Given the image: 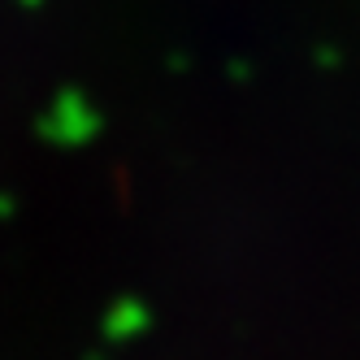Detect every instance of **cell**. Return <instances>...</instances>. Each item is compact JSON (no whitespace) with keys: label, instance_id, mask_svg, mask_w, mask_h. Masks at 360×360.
Returning <instances> with one entry per match:
<instances>
[{"label":"cell","instance_id":"6da1fadb","mask_svg":"<svg viewBox=\"0 0 360 360\" xmlns=\"http://www.w3.org/2000/svg\"><path fill=\"white\" fill-rule=\"evenodd\" d=\"M100 126H105V117H100V109L91 105V100L83 91H57V100L44 109L39 126L35 131L53 143V148H87L96 135H100Z\"/></svg>","mask_w":360,"mask_h":360},{"label":"cell","instance_id":"3957f363","mask_svg":"<svg viewBox=\"0 0 360 360\" xmlns=\"http://www.w3.org/2000/svg\"><path fill=\"white\" fill-rule=\"evenodd\" d=\"M13 209H18L13 195H0V221H9V217H13Z\"/></svg>","mask_w":360,"mask_h":360},{"label":"cell","instance_id":"7a4b0ae2","mask_svg":"<svg viewBox=\"0 0 360 360\" xmlns=\"http://www.w3.org/2000/svg\"><path fill=\"white\" fill-rule=\"evenodd\" d=\"M148 330H152V308L143 304V295H117L100 317V334L109 343H135Z\"/></svg>","mask_w":360,"mask_h":360},{"label":"cell","instance_id":"277c9868","mask_svg":"<svg viewBox=\"0 0 360 360\" xmlns=\"http://www.w3.org/2000/svg\"><path fill=\"white\" fill-rule=\"evenodd\" d=\"M83 360H109V352H87Z\"/></svg>","mask_w":360,"mask_h":360}]
</instances>
